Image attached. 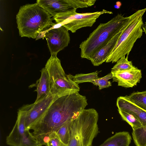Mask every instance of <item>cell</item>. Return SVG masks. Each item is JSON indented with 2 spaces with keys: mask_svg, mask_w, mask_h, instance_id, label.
I'll return each instance as SVG.
<instances>
[{
  "mask_svg": "<svg viewBox=\"0 0 146 146\" xmlns=\"http://www.w3.org/2000/svg\"><path fill=\"white\" fill-rule=\"evenodd\" d=\"M78 92L55 96L43 117L30 129L34 135L56 131L66 122L76 118L88 105Z\"/></svg>",
  "mask_w": 146,
  "mask_h": 146,
  "instance_id": "obj_1",
  "label": "cell"
},
{
  "mask_svg": "<svg viewBox=\"0 0 146 146\" xmlns=\"http://www.w3.org/2000/svg\"><path fill=\"white\" fill-rule=\"evenodd\" d=\"M146 11V8L139 10L131 15L124 17L118 14L107 23H100L85 40L80 45L82 58H90L106 44L115 35L126 29Z\"/></svg>",
  "mask_w": 146,
  "mask_h": 146,
  "instance_id": "obj_2",
  "label": "cell"
},
{
  "mask_svg": "<svg viewBox=\"0 0 146 146\" xmlns=\"http://www.w3.org/2000/svg\"><path fill=\"white\" fill-rule=\"evenodd\" d=\"M52 16L36 3L21 7L16 15L17 28L21 37L37 40L40 35L55 24Z\"/></svg>",
  "mask_w": 146,
  "mask_h": 146,
  "instance_id": "obj_3",
  "label": "cell"
},
{
  "mask_svg": "<svg viewBox=\"0 0 146 146\" xmlns=\"http://www.w3.org/2000/svg\"><path fill=\"white\" fill-rule=\"evenodd\" d=\"M98 114L94 108L84 109L72 121L68 146H92L99 133Z\"/></svg>",
  "mask_w": 146,
  "mask_h": 146,
  "instance_id": "obj_4",
  "label": "cell"
},
{
  "mask_svg": "<svg viewBox=\"0 0 146 146\" xmlns=\"http://www.w3.org/2000/svg\"><path fill=\"white\" fill-rule=\"evenodd\" d=\"M45 67L49 75L51 95L60 96L80 91L78 85L67 77L57 56H51Z\"/></svg>",
  "mask_w": 146,
  "mask_h": 146,
  "instance_id": "obj_5",
  "label": "cell"
},
{
  "mask_svg": "<svg viewBox=\"0 0 146 146\" xmlns=\"http://www.w3.org/2000/svg\"><path fill=\"white\" fill-rule=\"evenodd\" d=\"M142 17L134 21L123 31L106 62L114 63L126 55L128 56L135 42L142 35Z\"/></svg>",
  "mask_w": 146,
  "mask_h": 146,
  "instance_id": "obj_6",
  "label": "cell"
},
{
  "mask_svg": "<svg viewBox=\"0 0 146 146\" xmlns=\"http://www.w3.org/2000/svg\"><path fill=\"white\" fill-rule=\"evenodd\" d=\"M76 10L73 9L58 14L52 18L57 24L63 26L68 30L74 33L81 28L92 26L101 15L113 14L112 12L104 9L100 11L85 13H78L76 12Z\"/></svg>",
  "mask_w": 146,
  "mask_h": 146,
  "instance_id": "obj_7",
  "label": "cell"
},
{
  "mask_svg": "<svg viewBox=\"0 0 146 146\" xmlns=\"http://www.w3.org/2000/svg\"><path fill=\"white\" fill-rule=\"evenodd\" d=\"M56 25L44 31L42 38H46L51 56H57L68 46L70 41L68 30L63 26L55 28Z\"/></svg>",
  "mask_w": 146,
  "mask_h": 146,
  "instance_id": "obj_8",
  "label": "cell"
},
{
  "mask_svg": "<svg viewBox=\"0 0 146 146\" xmlns=\"http://www.w3.org/2000/svg\"><path fill=\"white\" fill-rule=\"evenodd\" d=\"M54 97L50 93L47 97L37 102L22 107L26 111L25 121L26 129L30 130V128L43 117Z\"/></svg>",
  "mask_w": 146,
  "mask_h": 146,
  "instance_id": "obj_9",
  "label": "cell"
},
{
  "mask_svg": "<svg viewBox=\"0 0 146 146\" xmlns=\"http://www.w3.org/2000/svg\"><path fill=\"white\" fill-rule=\"evenodd\" d=\"M113 82H117L118 86L126 88H132L139 83L142 78L141 70L137 67L129 70L111 71Z\"/></svg>",
  "mask_w": 146,
  "mask_h": 146,
  "instance_id": "obj_10",
  "label": "cell"
},
{
  "mask_svg": "<svg viewBox=\"0 0 146 146\" xmlns=\"http://www.w3.org/2000/svg\"><path fill=\"white\" fill-rule=\"evenodd\" d=\"M26 111L22 107L19 110L17 119L12 130L7 137L6 143L10 146H16L26 129L25 125Z\"/></svg>",
  "mask_w": 146,
  "mask_h": 146,
  "instance_id": "obj_11",
  "label": "cell"
},
{
  "mask_svg": "<svg viewBox=\"0 0 146 146\" xmlns=\"http://www.w3.org/2000/svg\"><path fill=\"white\" fill-rule=\"evenodd\" d=\"M125 29L120 31L115 35L106 44L90 58V60L94 66H99L106 62L116 44L120 36Z\"/></svg>",
  "mask_w": 146,
  "mask_h": 146,
  "instance_id": "obj_12",
  "label": "cell"
},
{
  "mask_svg": "<svg viewBox=\"0 0 146 146\" xmlns=\"http://www.w3.org/2000/svg\"><path fill=\"white\" fill-rule=\"evenodd\" d=\"M36 3L53 17L58 14L73 9L66 0H37Z\"/></svg>",
  "mask_w": 146,
  "mask_h": 146,
  "instance_id": "obj_13",
  "label": "cell"
},
{
  "mask_svg": "<svg viewBox=\"0 0 146 146\" xmlns=\"http://www.w3.org/2000/svg\"><path fill=\"white\" fill-rule=\"evenodd\" d=\"M41 76L35 84L30 85L29 88L36 87L35 91L37 93L35 102H37L47 97L50 94V88L49 75L47 70L44 67L41 71Z\"/></svg>",
  "mask_w": 146,
  "mask_h": 146,
  "instance_id": "obj_14",
  "label": "cell"
},
{
  "mask_svg": "<svg viewBox=\"0 0 146 146\" xmlns=\"http://www.w3.org/2000/svg\"><path fill=\"white\" fill-rule=\"evenodd\" d=\"M118 109L131 112L139 119L143 126L146 125V111L133 103L124 96H120L117 100Z\"/></svg>",
  "mask_w": 146,
  "mask_h": 146,
  "instance_id": "obj_15",
  "label": "cell"
},
{
  "mask_svg": "<svg viewBox=\"0 0 146 146\" xmlns=\"http://www.w3.org/2000/svg\"><path fill=\"white\" fill-rule=\"evenodd\" d=\"M131 137L127 131L116 133L99 146H129Z\"/></svg>",
  "mask_w": 146,
  "mask_h": 146,
  "instance_id": "obj_16",
  "label": "cell"
},
{
  "mask_svg": "<svg viewBox=\"0 0 146 146\" xmlns=\"http://www.w3.org/2000/svg\"><path fill=\"white\" fill-rule=\"evenodd\" d=\"M100 71H96L88 74H77L74 76L69 74L67 75V76L70 80L78 85L84 82H91L92 80L98 79L99 78L98 75Z\"/></svg>",
  "mask_w": 146,
  "mask_h": 146,
  "instance_id": "obj_17",
  "label": "cell"
},
{
  "mask_svg": "<svg viewBox=\"0 0 146 146\" xmlns=\"http://www.w3.org/2000/svg\"><path fill=\"white\" fill-rule=\"evenodd\" d=\"M118 112L122 119L130 125L133 130L143 126L138 118L131 112L118 109Z\"/></svg>",
  "mask_w": 146,
  "mask_h": 146,
  "instance_id": "obj_18",
  "label": "cell"
},
{
  "mask_svg": "<svg viewBox=\"0 0 146 146\" xmlns=\"http://www.w3.org/2000/svg\"><path fill=\"white\" fill-rule=\"evenodd\" d=\"M133 103L146 111V90L134 92L124 96Z\"/></svg>",
  "mask_w": 146,
  "mask_h": 146,
  "instance_id": "obj_19",
  "label": "cell"
},
{
  "mask_svg": "<svg viewBox=\"0 0 146 146\" xmlns=\"http://www.w3.org/2000/svg\"><path fill=\"white\" fill-rule=\"evenodd\" d=\"M72 120L66 122L55 132L62 142L67 146L68 145L70 138V127Z\"/></svg>",
  "mask_w": 146,
  "mask_h": 146,
  "instance_id": "obj_20",
  "label": "cell"
},
{
  "mask_svg": "<svg viewBox=\"0 0 146 146\" xmlns=\"http://www.w3.org/2000/svg\"><path fill=\"white\" fill-rule=\"evenodd\" d=\"M132 134L136 146H146V125L133 130Z\"/></svg>",
  "mask_w": 146,
  "mask_h": 146,
  "instance_id": "obj_21",
  "label": "cell"
},
{
  "mask_svg": "<svg viewBox=\"0 0 146 146\" xmlns=\"http://www.w3.org/2000/svg\"><path fill=\"white\" fill-rule=\"evenodd\" d=\"M29 130L26 129L16 146H41L35 136L30 132Z\"/></svg>",
  "mask_w": 146,
  "mask_h": 146,
  "instance_id": "obj_22",
  "label": "cell"
},
{
  "mask_svg": "<svg viewBox=\"0 0 146 146\" xmlns=\"http://www.w3.org/2000/svg\"><path fill=\"white\" fill-rule=\"evenodd\" d=\"M128 56H124L121 58L116 64L111 68V71H124L134 68L136 67L133 64L131 61H128Z\"/></svg>",
  "mask_w": 146,
  "mask_h": 146,
  "instance_id": "obj_23",
  "label": "cell"
},
{
  "mask_svg": "<svg viewBox=\"0 0 146 146\" xmlns=\"http://www.w3.org/2000/svg\"><path fill=\"white\" fill-rule=\"evenodd\" d=\"M113 78V75L111 72L102 77L99 78L91 82L94 85L98 86L99 89L100 90L107 88L111 86V83L109 80Z\"/></svg>",
  "mask_w": 146,
  "mask_h": 146,
  "instance_id": "obj_24",
  "label": "cell"
},
{
  "mask_svg": "<svg viewBox=\"0 0 146 146\" xmlns=\"http://www.w3.org/2000/svg\"><path fill=\"white\" fill-rule=\"evenodd\" d=\"M73 9L87 7L93 5L95 0H66Z\"/></svg>",
  "mask_w": 146,
  "mask_h": 146,
  "instance_id": "obj_25",
  "label": "cell"
},
{
  "mask_svg": "<svg viewBox=\"0 0 146 146\" xmlns=\"http://www.w3.org/2000/svg\"><path fill=\"white\" fill-rule=\"evenodd\" d=\"M52 132L38 135L34 136L41 146H46L52 135Z\"/></svg>",
  "mask_w": 146,
  "mask_h": 146,
  "instance_id": "obj_26",
  "label": "cell"
},
{
  "mask_svg": "<svg viewBox=\"0 0 146 146\" xmlns=\"http://www.w3.org/2000/svg\"><path fill=\"white\" fill-rule=\"evenodd\" d=\"M46 146H68L60 140L55 132H52V135Z\"/></svg>",
  "mask_w": 146,
  "mask_h": 146,
  "instance_id": "obj_27",
  "label": "cell"
},
{
  "mask_svg": "<svg viewBox=\"0 0 146 146\" xmlns=\"http://www.w3.org/2000/svg\"><path fill=\"white\" fill-rule=\"evenodd\" d=\"M142 28L143 31L146 34V22H145V23L143 24L142 26Z\"/></svg>",
  "mask_w": 146,
  "mask_h": 146,
  "instance_id": "obj_28",
  "label": "cell"
}]
</instances>
